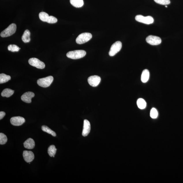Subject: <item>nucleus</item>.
Returning <instances> with one entry per match:
<instances>
[{"instance_id":"c85d7f7f","label":"nucleus","mask_w":183,"mask_h":183,"mask_svg":"<svg viewBox=\"0 0 183 183\" xmlns=\"http://www.w3.org/2000/svg\"><path fill=\"white\" fill-rule=\"evenodd\" d=\"M5 115V112L1 111L0 112V119L1 120L4 117Z\"/></svg>"},{"instance_id":"bb28decb","label":"nucleus","mask_w":183,"mask_h":183,"mask_svg":"<svg viewBox=\"0 0 183 183\" xmlns=\"http://www.w3.org/2000/svg\"><path fill=\"white\" fill-rule=\"evenodd\" d=\"M156 3L159 4L167 5L170 3V0H154Z\"/></svg>"},{"instance_id":"423d86ee","label":"nucleus","mask_w":183,"mask_h":183,"mask_svg":"<svg viewBox=\"0 0 183 183\" xmlns=\"http://www.w3.org/2000/svg\"><path fill=\"white\" fill-rule=\"evenodd\" d=\"M28 62L30 65L38 69H43L45 67L44 63L37 58H31L29 59Z\"/></svg>"},{"instance_id":"2eb2a0df","label":"nucleus","mask_w":183,"mask_h":183,"mask_svg":"<svg viewBox=\"0 0 183 183\" xmlns=\"http://www.w3.org/2000/svg\"><path fill=\"white\" fill-rule=\"evenodd\" d=\"M150 77V73L148 70H144L142 72L141 81L143 83H146L148 81Z\"/></svg>"},{"instance_id":"6e6552de","label":"nucleus","mask_w":183,"mask_h":183,"mask_svg":"<svg viewBox=\"0 0 183 183\" xmlns=\"http://www.w3.org/2000/svg\"><path fill=\"white\" fill-rule=\"evenodd\" d=\"M146 41L147 43L152 45H157L161 44V39L159 37L150 36L147 37Z\"/></svg>"},{"instance_id":"a878e982","label":"nucleus","mask_w":183,"mask_h":183,"mask_svg":"<svg viewBox=\"0 0 183 183\" xmlns=\"http://www.w3.org/2000/svg\"><path fill=\"white\" fill-rule=\"evenodd\" d=\"M151 117L153 119H155L157 117L158 115V113L157 111L155 108H153L152 109L150 114Z\"/></svg>"},{"instance_id":"b1692460","label":"nucleus","mask_w":183,"mask_h":183,"mask_svg":"<svg viewBox=\"0 0 183 183\" xmlns=\"http://www.w3.org/2000/svg\"><path fill=\"white\" fill-rule=\"evenodd\" d=\"M20 49L18 46L15 44H10L8 47V49L9 51L12 52H18L19 50Z\"/></svg>"},{"instance_id":"aec40b11","label":"nucleus","mask_w":183,"mask_h":183,"mask_svg":"<svg viewBox=\"0 0 183 183\" xmlns=\"http://www.w3.org/2000/svg\"><path fill=\"white\" fill-rule=\"evenodd\" d=\"M11 79L10 76L7 75L4 73L0 74V83H5L9 81Z\"/></svg>"},{"instance_id":"c756f323","label":"nucleus","mask_w":183,"mask_h":183,"mask_svg":"<svg viewBox=\"0 0 183 183\" xmlns=\"http://www.w3.org/2000/svg\"><path fill=\"white\" fill-rule=\"evenodd\" d=\"M165 7H166V8H167V5H165Z\"/></svg>"},{"instance_id":"39448f33","label":"nucleus","mask_w":183,"mask_h":183,"mask_svg":"<svg viewBox=\"0 0 183 183\" xmlns=\"http://www.w3.org/2000/svg\"><path fill=\"white\" fill-rule=\"evenodd\" d=\"M122 43L120 41H117L112 45L109 52V55L111 56H114L121 49Z\"/></svg>"},{"instance_id":"9b49d317","label":"nucleus","mask_w":183,"mask_h":183,"mask_svg":"<svg viewBox=\"0 0 183 183\" xmlns=\"http://www.w3.org/2000/svg\"><path fill=\"white\" fill-rule=\"evenodd\" d=\"M35 96L34 93L31 92H28L23 94L21 96V100L23 102L27 103L32 102V98Z\"/></svg>"},{"instance_id":"f257e3e1","label":"nucleus","mask_w":183,"mask_h":183,"mask_svg":"<svg viewBox=\"0 0 183 183\" xmlns=\"http://www.w3.org/2000/svg\"><path fill=\"white\" fill-rule=\"evenodd\" d=\"M86 54V52L84 50H76L68 52L66 55L71 59H77L83 58Z\"/></svg>"},{"instance_id":"6ab92c4d","label":"nucleus","mask_w":183,"mask_h":183,"mask_svg":"<svg viewBox=\"0 0 183 183\" xmlns=\"http://www.w3.org/2000/svg\"><path fill=\"white\" fill-rule=\"evenodd\" d=\"M137 104L138 107L141 109H143L146 108L147 106L146 102L143 98L138 99L137 102Z\"/></svg>"},{"instance_id":"1a4fd4ad","label":"nucleus","mask_w":183,"mask_h":183,"mask_svg":"<svg viewBox=\"0 0 183 183\" xmlns=\"http://www.w3.org/2000/svg\"><path fill=\"white\" fill-rule=\"evenodd\" d=\"M87 81L91 86L93 87H96L100 84L101 81V78L98 76H92L88 78Z\"/></svg>"},{"instance_id":"4be33fe9","label":"nucleus","mask_w":183,"mask_h":183,"mask_svg":"<svg viewBox=\"0 0 183 183\" xmlns=\"http://www.w3.org/2000/svg\"><path fill=\"white\" fill-rule=\"evenodd\" d=\"M42 129L43 131L46 132L48 134H51V135L54 137L56 136V134L55 132L53 131L48 126H42Z\"/></svg>"},{"instance_id":"5701e85b","label":"nucleus","mask_w":183,"mask_h":183,"mask_svg":"<svg viewBox=\"0 0 183 183\" xmlns=\"http://www.w3.org/2000/svg\"><path fill=\"white\" fill-rule=\"evenodd\" d=\"M40 19L42 21L44 22H47L49 18V15L46 12H42L40 13L39 15Z\"/></svg>"},{"instance_id":"7ed1b4c3","label":"nucleus","mask_w":183,"mask_h":183,"mask_svg":"<svg viewBox=\"0 0 183 183\" xmlns=\"http://www.w3.org/2000/svg\"><path fill=\"white\" fill-rule=\"evenodd\" d=\"M92 35L89 33H84L80 34L76 39L77 44H82L88 42L92 38Z\"/></svg>"},{"instance_id":"ddd939ff","label":"nucleus","mask_w":183,"mask_h":183,"mask_svg":"<svg viewBox=\"0 0 183 183\" xmlns=\"http://www.w3.org/2000/svg\"><path fill=\"white\" fill-rule=\"evenodd\" d=\"M91 130L90 122L88 120L85 119L84 120L83 129L82 135L84 137H86L88 135Z\"/></svg>"},{"instance_id":"393cba45","label":"nucleus","mask_w":183,"mask_h":183,"mask_svg":"<svg viewBox=\"0 0 183 183\" xmlns=\"http://www.w3.org/2000/svg\"><path fill=\"white\" fill-rule=\"evenodd\" d=\"M7 137L5 134L0 133V144L1 145H4L7 141Z\"/></svg>"},{"instance_id":"9d476101","label":"nucleus","mask_w":183,"mask_h":183,"mask_svg":"<svg viewBox=\"0 0 183 183\" xmlns=\"http://www.w3.org/2000/svg\"><path fill=\"white\" fill-rule=\"evenodd\" d=\"M25 119L20 116L14 117L10 119L11 123L14 126H20L24 123Z\"/></svg>"},{"instance_id":"0eeeda50","label":"nucleus","mask_w":183,"mask_h":183,"mask_svg":"<svg viewBox=\"0 0 183 183\" xmlns=\"http://www.w3.org/2000/svg\"><path fill=\"white\" fill-rule=\"evenodd\" d=\"M135 18L138 22L147 25L152 24L154 21L153 17L151 16L145 17L141 15H137L135 17Z\"/></svg>"},{"instance_id":"a211bd4d","label":"nucleus","mask_w":183,"mask_h":183,"mask_svg":"<svg viewBox=\"0 0 183 183\" xmlns=\"http://www.w3.org/2000/svg\"><path fill=\"white\" fill-rule=\"evenodd\" d=\"M14 91L10 89H5L1 93V96L3 97H9L13 95Z\"/></svg>"},{"instance_id":"20e7f679","label":"nucleus","mask_w":183,"mask_h":183,"mask_svg":"<svg viewBox=\"0 0 183 183\" xmlns=\"http://www.w3.org/2000/svg\"><path fill=\"white\" fill-rule=\"evenodd\" d=\"M54 78L52 76L39 79L37 81V83L40 86L46 87L50 86L53 81Z\"/></svg>"},{"instance_id":"412c9836","label":"nucleus","mask_w":183,"mask_h":183,"mask_svg":"<svg viewBox=\"0 0 183 183\" xmlns=\"http://www.w3.org/2000/svg\"><path fill=\"white\" fill-rule=\"evenodd\" d=\"M57 149L56 148L55 146L53 145H50L48 147V153L50 157H54L56 153Z\"/></svg>"},{"instance_id":"f3484780","label":"nucleus","mask_w":183,"mask_h":183,"mask_svg":"<svg viewBox=\"0 0 183 183\" xmlns=\"http://www.w3.org/2000/svg\"><path fill=\"white\" fill-rule=\"evenodd\" d=\"M71 4L76 8H80L84 4L83 0H70Z\"/></svg>"},{"instance_id":"4468645a","label":"nucleus","mask_w":183,"mask_h":183,"mask_svg":"<svg viewBox=\"0 0 183 183\" xmlns=\"http://www.w3.org/2000/svg\"><path fill=\"white\" fill-rule=\"evenodd\" d=\"M24 146L26 148L28 149H33L35 146L34 140L31 138H29L24 143Z\"/></svg>"},{"instance_id":"cd10ccee","label":"nucleus","mask_w":183,"mask_h":183,"mask_svg":"<svg viewBox=\"0 0 183 183\" xmlns=\"http://www.w3.org/2000/svg\"><path fill=\"white\" fill-rule=\"evenodd\" d=\"M57 19L55 17L50 16H49L47 23H49V24H54V23H57Z\"/></svg>"},{"instance_id":"dca6fc26","label":"nucleus","mask_w":183,"mask_h":183,"mask_svg":"<svg viewBox=\"0 0 183 183\" xmlns=\"http://www.w3.org/2000/svg\"><path fill=\"white\" fill-rule=\"evenodd\" d=\"M30 34V31L28 30H25L22 36L23 41L25 43L30 42L31 40Z\"/></svg>"},{"instance_id":"f8f14e48","label":"nucleus","mask_w":183,"mask_h":183,"mask_svg":"<svg viewBox=\"0 0 183 183\" xmlns=\"http://www.w3.org/2000/svg\"><path fill=\"white\" fill-rule=\"evenodd\" d=\"M23 156L27 163L31 162L34 159V153L31 151H24L23 152Z\"/></svg>"},{"instance_id":"f03ea898","label":"nucleus","mask_w":183,"mask_h":183,"mask_svg":"<svg viewBox=\"0 0 183 183\" xmlns=\"http://www.w3.org/2000/svg\"><path fill=\"white\" fill-rule=\"evenodd\" d=\"M16 30V25L15 24H12L1 33V36L2 38H6L12 36L14 34Z\"/></svg>"}]
</instances>
